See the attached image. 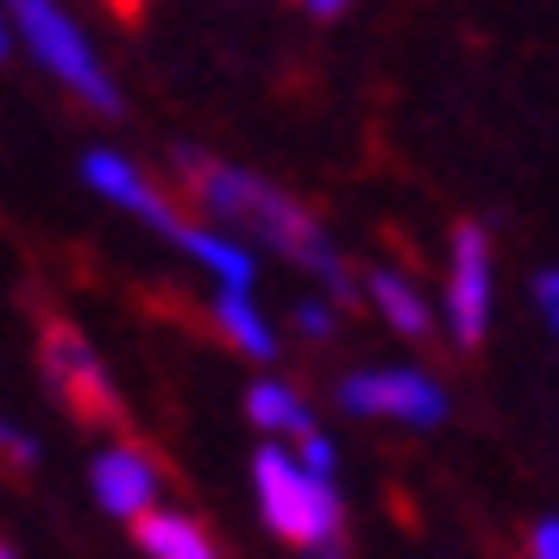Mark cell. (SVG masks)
<instances>
[{
    "instance_id": "20",
    "label": "cell",
    "mask_w": 559,
    "mask_h": 559,
    "mask_svg": "<svg viewBox=\"0 0 559 559\" xmlns=\"http://www.w3.org/2000/svg\"><path fill=\"white\" fill-rule=\"evenodd\" d=\"M107 7H114L120 20H139V0H107Z\"/></svg>"
},
{
    "instance_id": "16",
    "label": "cell",
    "mask_w": 559,
    "mask_h": 559,
    "mask_svg": "<svg viewBox=\"0 0 559 559\" xmlns=\"http://www.w3.org/2000/svg\"><path fill=\"white\" fill-rule=\"evenodd\" d=\"M534 296H540V314H547V328L559 333V271H547V277L534 283Z\"/></svg>"
},
{
    "instance_id": "15",
    "label": "cell",
    "mask_w": 559,
    "mask_h": 559,
    "mask_svg": "<svg viewBox=\"0 0 559 559\" xmlns=\"http://www.w3.org/2000/svg\"><path fill=\"white\" fill-rule=\"evenodd\" d=\"M296 440H302V465H308V472H321V478H333V447H328V440H321L314 428H302Z\"/></svg>"
},
{
    "instance_id": "17",
    "label": "cell",
    "mask_w": 559,
    "mask_h": 559,
    "mask_svg": "<svg viewBox=\"0 0 559 559\" xmlns=\"http://www.w3.org/2000/svg\"><path fill=\"white\" fill-rule=\"evenodd\" d=\"M296 328H302V333H328V328H333V314L308 302V308H296Z\"/></svg>"
},
{
    "instance_id": "13",
    "label": "cell",
    "mask_w": 559,
    "mask_h": 559,
    "mask_svg": "<svg viewBox=\"0 0 559 559\" xmlns=\"http://www.w3.org/2000/svg\"><path fill=\"white\" fill-rule=\"evenodd\" d=\"M246 415H252L258 428H271V433H302V428H314V421H308V408L296 403L283 383H258L252 403H246Z\"/></svg>"
},
{
    "instance_id": "18",
    "label": "cell",
    "mask_w": 559,
    "mask_h": 559,
    "mask_svg": "<svg viewBox=\"0 0 559 559\" xmlns=\"http://www.w3.org/2000/svg\"><path fill=\"white\" fill-rule=\"evenodd\" d=\"M534 554L559 559V522H540V528H534Z\"/></svg>"
},
{
    "instance_id": "12",
    "label": "cell",
    "mask_w": 559,
    "mask_h": 559,
    "mask_svg": "<svg viewBox=\"0 0 559 559\" xmlns=\"http://www.w3.org/2000/svg\"><path fill=\"white\" fill-rule=\"evenodd\" d=\"M371 296H378L383 321H390L396 333H408V340L428 333V302L415 296V283H403L396 271H378V277H371Z\"/></svg>"
},
{
    "instance_id": "11",
    "label": "cell",
    "mask_w": 559,
    "mask_h": 559,
    "mask_svg": "<svg viewBox=\"0 0 559 559\" xmlns=\"http://www.w3.org/2000/svg\"><path fill=\"white\" fill-rule=\"evenodd\" d=\"M214 321H221V333H227L239 353H252V358H271L277 353V340H271V328L258 321V308H252V296L246 289H221V302H214Z\"/></svg>"
},
{
    "instance_id": "14",
    "label": "cell",
    "mask_w": 559,
    "mask_h": 559,
    "mask_svg": "<svg viewBox=\"0 0 559 559\" xmlns=\"http://www.w3.org/2000/svg\"><path fill=\"white\" fill-rule=\"evenodd\" d=\"M32 459H38V447H32L20 428H7V421H0V465H7V472H26Z\"/></svg>"
},
{
    "instance_id": "4",
    "label": "cell",
    "mask_w": 559,
    "mask_h": 559,
    "mask_svg": "<svg viewBox=\"0 0 559 559\" xmlns=\"http://www.w3.org/2000/svg\"><path fill=\"white\" fill-rule=\"evenodd\" d=\"M38 365H45V378H51L57 403L76 415L82 428H127V408L114 396V383H107L102 358L88 353V340L76 328H63V321H45L38 333Z\"/></svg>"
},
{
    "instance_id": "1",
    "label": "cell",
    "mask_w": 559,
    "mask_h": 559,
    "mask_svg": "<svg viewBox=\"0 0 559 559\" xmlns=\"http://www.w3.org/2000/svg\"><path fill=\"white\" fill-rule=\"evenodd\" d=\"M182 177H189V195H195L202 207H214L221 221L258 233L264 246H277V252H289L296 264H308L333 296H346V289H353L340 252L328 246V233L314 227L289 195H277L271 182L246 177V170H233V164H207V157H195V152H182Z\"/></svg>"
},
{
    "instance_id": "8",
    "label": "cell",
    "mask_w": 559,
    "mask_h": 559,
    "mask_svg": "<svg viewBox=\"0 0 559 559\" xmlns=\"http://www.w3.org/2000/svg\"><path fill=\"white\" fill-rule=\"evenodd\" d=\"M95 497L114 515H139L157 497V465L139 447H114V453L95 459Z\"/></svg>"
},
{
    "instance_id": "3",
    "label": "cell",
    "mask_w": 559,
    "mask_h": 559,
    "mask_svg": "<svg viewBox=\"0 0 559 559\" xmlns=\"http://www.w3.org/2000/svg\"><path fill=\"white\" fill-rule=\"evenodd\" d=\"M7 7H13V20H20V32H26V45L38 51V63H45L76 102H88L95 114H120V95H114L107 70L95 63L88 38L70 26V13H63L57 0H7Z\"/></svg>"
},
{
    "instance_id": "19",
    "label": "cell",
    "mask_w": 559,
    "mask_h": 559,
    "mask_svg": "<svg viewBox=\"0 0 559 559\" xmlns=\"http://www.w3.org/2000/svg\"><path fill=\"white\" fill-rule=\"evenodd\" d=\"M308 7H314L321 20H333V13H346V0H308Z\"/></svg>"
},
{
    "instance_id": "2",
    "label": "cell",
    "mask_w": 559,
    "mask_h": 559,
    "mask_svg": "<svg viewBox=\"0 0 559 559\" xmlns=\"http://www.w3.org/2000/svg\"><path fill=\"white\" fill-rule=\"evenodd\" d=\"M252 478H258V503H264L271 534H283L289 547H308V554H340L346 509L333 497V478L308 472L302 459H289L283 447H264L252 459Z\"/></svg>"
},
{
    "instance_id": "21",
    "label": "cell",
    "mask_w": 559,
    "mask_h": 559,
    "mask_svg": "<svg viewBox=\"0 0 559 559\" xmlns=\"http://www.w3.org/2000/svg\"><path fill=\"white\" fill-rule=\"evenodd\" d=\"M0 57H7V26H0Z\"/></svg>"
},
{
    "instance_id": "10",
    "label": "cell",
    "mask_w": 559,
    "mask_h": 559,
    "mask_svg": "<svg viewBox=\"0 0 559 559\" xmlns=\"http://www.w3.org/2000/svg\"><path fill=\"white\" fill-rule=\"evenodd\" d=\"M170 239H177L189 258H202V264H207L221 283H233V289H252V277H258L252 252H239V246H227V239H214V233H202V227H189V221H182Z\"/></svg>"
},
{
    "instance_id": "9",
    "label": "cell",
    "mask_w": 559,
    "mask_h": 559,
    "mask_svg": "<svg viewBox=\"0 0 559 559\" xmlns=\"http://www.w3.org/2000/svg\"><path fill=\"white\" fill-rule=\"evenodd\" d=\"M127 522H132V540L157 559H207L214 554V534H207L202 522H189V515H164V509L145 503L139 515H127Z\"/></svg>"
},
{
    "instance_id": "5",
    "label": "cell",
    "mask_w": 559,
    "mask_h": 559,
    "mask_svg": "<svg viewBox=\"0 0 559 559\" xmlns=\"http://www.w3.org/2000/svg\"><path fill=\"white\" fill-rule=\"evenodd\" d=\"M340 403L353 415H390V421H408V428H433L447 415L440 383L421 378V371H358V378L340 383Z\"/></svg>"
},
{
    "instance_id": "7",
    "label": "cell",
    "mask_w": 559,
    "mask_h": 559,
    "mask_svg": "<svg viewBox=\"0 0 559 559\" xmlns=\"http://www.w3.org/2000/svg\"><path fill=\"white\" fill-rule=\"evenodd\" d=\"M82 177L95 182V189H102L107 202H120V207H132L139 221H152L157 233H177V227H182V214H177V207L164 202V195H157L152 182H145L139 170H132V164H120L114 152H95L88 164H82Z\"/></svg>"
},
{
    "instance_id": "6",
    "label": "cell",
    "mask_w": 559,
    "mask_h": 559,
    "mask_svg": "<svg viewBox=\"0 0 559 559\" xmlns=\"http://www.w3.org/2000/svg\"><path fill=\"white\" fill-rule=\"evenodd\" d=\"M447 314H453L459 346H478L484 328H490V239L484 227L453 233V277H447Z\"/></svg>"
}]
</instances>
